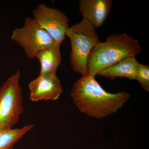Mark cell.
I'll use <instances>...</instances> for the list:
<instances>
[{"label": "cell", "mask_w": 149, "mask_h": 149, "mask_svg": "<svg viewBox=\"0 0 149 149\" xmlns=\"http://www.w3.org/2000/svg\"><path fill=\"white\" fill-rule=\"evenodd\" d=\"M11 40L18 44L29 59L36 58L40 50L56 43L45 29L33 18L27 17L21 28L13 31Z\"/></svg>", "instance_id": "5"}, {"label": "cell", "mask_w": 149, "mask_h": 149, "mask_svg": "<svg viewBox=\"0 0 149 149\" xmlns=\"http://www.w3.org/2000/svg\"><path fill=\"white\" fill-rule=\"evenodd\" d=\"M34 127V125L31 124L21 128H0V149H13L15 145Z\"/></svg>", "instance_id": "11"}, {"label": "cell", "mask_w": 149, "mask_h": 149, "mask_svg": "<svg viewBox=\"0 0 149 149\" xmlns=\"http://www.w3.org/2000/svg\"><path fill=\"white\" fill-rule=\"evenodd\" d=\"M139 63L136 56L128 57L104 70L97 75L111 79L123 77L130 80H136Z\"/></svg>", "instance_id": "10"}, {"label": "cell", "mask_w": 149, "mask_h": 149, "mask_svg": "<svg viewBox=\"0 0 149 149\" xmlns=\"http://www.w3.org/2000/svg\"><path fill=\"white\" fill-rule=\"evenodd\" d=\"M95 76L88 73L82 76L74 83L70 96L81 112L101 119L120 109L130 95L125 92L114 94L107 92Z\"/></svg>", "instance_id": "1"}, {"label": "cell", "mask_w": 149, "mask_h": 149, "mask_svg": "<svg viewBox=\"0 0 149 149\" xmlns=\"http://www.w3.org/2000/svg\"><path fill=\"white\" fill-rule=\"evenodd\" d=\"M66 36L71 43L70 63L72 69L82 76L88 74V56L93 48L100 42L95 30L83 18L80 22L68 28Z\"/></svg>", "instance_id": "3"}, {"label": "cell", "mask_w": 149, "mask_h": 149, "mask_svg": "<svg viewBox=\"0 0 149 149\" xmlns=\"http://www.w3.org/2000/svg\"><path fill=\"white\" fill-rule=\"evenodd\" d=\"M29 97L32 102L55 101L63 92L60 80L56 74H40L28 85Z\"/></svg>", "instance_id": "7"}, {"label": "cell", "mask_w": 149, "mask_h": 149, "mask_svg": "<svg viewBox=\"0 0 149 149\" xmlns=\"http://www.w3.org/2000/svg\"><path fill=\"white\" fill-rule=\"evenodd\" d=\"M33 18L45 29L56 43L61 44L69 27V19L65 14L56 8L40 4L32 11Z\"/></svg>", "instance_id": "6"}, {"label": "cell", "mask_w": 149, "mask_h": 149, "mask_svg": "<svg viewBox=\"0 0 149 149\" xmlns=\"http://www.w3.org/2000/svg\"><path fill=\"white\" fill-rule=\"evenodd\" d=\"M136 80L139 81L142 88L149 91V66L139 63L136 72Z\"/></svg>", "instance_id": "12"}, {"label": "cell", "mask_w": 149, "mask_h": 149, "mask_svg": "<svg viewBox=\"0 0 149 149\" xmlns=\"http://www.w3.org/2000/svg\"><path fill=\"white\" fill-rule=\"evenodd\" d=\"M112 5L111 0H80L79 8L83 19L95 29L106 21Z\"/></svg>", "instance_id": "8"}, {"label": "cell", "mask_w": 149, "mask_h": 149, "mask_svg": "<svg viewBox=\"0 0 149 149\" xmlns=\"http://www.w3.org/2000/svg\"><path fill=\"white\" fill-rule=\"evenodd\" d=\"M21 72L17 69L0 87V128L10 129L19 120L23 111Z\"/></svg>", "instance_id": "4"}, {"label": "cell", "mask_w": 149, "mask_h": 149, "mask_svg": "<svg viewBox=\"0 0 149 149\" xmlns=\"http://www.w3.org/2000/svg\"><path fill=\"white\" fill-rule=\"evenodd\" d=\"M61 45L55 43L40 50L36 54V58L40 63V74H56L62 60Z\"/></svg>", "instance_id": "9"}, {"label": "cell", "mask_w": 149, "mask_h": 149, "mask_svg": "<svg viewBox=\"0 0 149 149\" xmlns=\"http://www.w3.org/2000/svg\"><path fill=\"white\" fill-rule=\"evenodd\" d=\"M141 52L139 40L131 35L120 34L107 37L105 42H99L91 50L87 61L88 73L99 72L130 56H136Z\"/></svg>", "instance_id": "2"}]
</instances>
